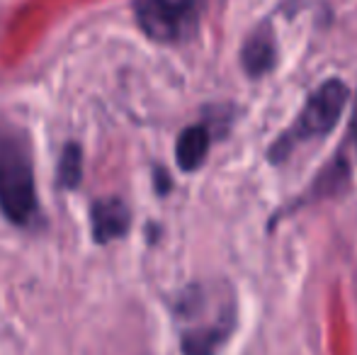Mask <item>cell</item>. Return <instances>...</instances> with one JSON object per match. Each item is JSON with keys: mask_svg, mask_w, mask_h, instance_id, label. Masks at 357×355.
<instances>
[{"mask_svg": "<svg viewBox=\"0 0 357 355\" xmlns=\"http://www.w3.org/2000/svg\"><path fill=\"white\" fill-rule=\"evenodd\" d=\"M37 183H34L32 149L27 134L0 122V214L15 227H34L39 222Z\"/></svg>", "mask_w": 357, "mask_h": 355, "instance_id": "1", "label": "cell"}, {"mask_svg": "<svg viewBox=\"0 0 357 355\" xmlns=\"http://www.w3.org/2000/svg\"><path fill=\"white\" fill-rule=\"evenodd\" d=\"M345 103H348V88L338 78H331L324 86L316 88L309 95L299 117L291 122V127L284 129L278 142H273V146L268 149V161L282 163L284 158H289V153L299 144L311 142L316 137H326L328 132H333L335 124L340 122Z\"/></svg>", "mask_w": 357, "mask_h": 355, "instance_id": "2", "label": "cell"}, {"mask_svg": "<svg viewBox=\"0 0 357 355\" xmlns=\"http://www.w3.org/2000/svg\"><path fill=\"white\" fill-rule=\"evenodd\" d=\"M132 227V212L127 202L117 195L93 199L90 204V229H93V241L105 246L109 241H117L129 234Z\"/></svg>", "mask_w": 357, "mask_h": 355, "instance_id": "4", "label": "cell"}, {"mask_svg": "<svg viewBox=\"0 0 357 355\" xmlns=\"http://www.w3.org/2000/svg\"><path fill=\"white\" fill-rule=\"evenodd\" d=\"M278 63V44L270 24H260L255 32L248 34L241 49V66L250 78H260L270 73Z\"/></svg>", "mask_w": 357, "mask_h": 355, "instance_id": "5", "label": "cell"}, {"mask_svg": "<svg viewBox=\"0 0 357 355\" xmlns=\"http://www.w3.org/2000/svg\"><path fill=\"white\" fill-rule=\"evenodd\" d=\"M204 0H132L137 24L151 42L175 44L195 29Z\"/></svg>", "mask_w": 357, "mask_h": 355, "instance_id": "3", "label": "cell"}, {"mask_svg": "<svg viewBox=\"0 0 357 355\" xmlns=\"http://www.w3.org/2000/svg\"><path fill=\"white\" fill-rule=\"evenodd\" d=\"M153 185H155V192L158 195H168V190L173 188V180L168 178V173L163 168H155L153 171Z\"/></svg>", "mask_w": 357, "mask_h": 355, "instance_id": "8", "label": "cell"}, {"mask_svg": "<svg viewBox=\"0 0 357 355\" xmlns=\"http://www.w3.org/2000/svg\"><path fill=\"white\" fill-rule=\"evenodd\" d=\"M350 137H353L357 146V98H355V109H353V122H350Z\"/></svg>", "mask_w": 357, "mask_h": 355, "instance_id": "9", "label": "cell"}, {"mask_svg": "<svg viewBox=\"0 0 357 355\" xmlns=\"http://www.w3.org/2000/svg\"><path fill=\"white\" fill-rule=\"evenodd\" d=\"M56 183L63 190H75L83 183V146L78 142H66L56 163Z\"/></svg>", "mask_w": 357, "mask_h": 355, "instance_id": "7", "label": "cell"}, {"mask_svg": "<svg viewBox=\"0 0 357 355\" xmlns=\"http://www.w3.org/2000/svg\"><path fill=\"white\" fill-rule=\"evenodd\" d=\"M209 144H212V134L204 124H192V127L183 129L175 142V161L183 173H195L204 166L209 153Z\"/></svg>", "mask_w": 357, "mask_h": 355, "instance_id": "6", "label": "cell"}]
</instances>
